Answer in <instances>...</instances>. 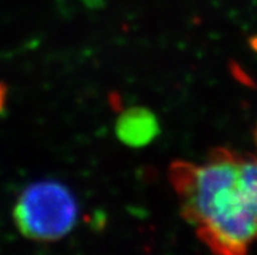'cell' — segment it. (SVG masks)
Segmentation results:
<instances>
[{"label":"cell","instance_id":"1","mask_svg":"<svg viewBox=\"0 0 257 255\" xmlns=\"http://www.w3.org/2000/svg\"><path fill=\"white\" fill-rule=\"evenodd\" d=\"M169 177L183 217L213 251L244 254L257 241V156L217 149L204 164L174 162Z\"/></svg>","mask_w":257,"mask_h":255},{"label":"cell","instance_id":"2","mask_svg":"<svg viewBox=\"0 0 257 255\" xmlns=\"http://www.w3.org/2000/svg\"><path fill=\"white\" fill-rule=\"evenodd\" d=\"M77 202L68 187L56 181L29 185L19 197L13 219L20 233L37 242H54L75 228Z\"/></svg>","mask_w":257,"mask_h":255},{"label":"cell","instance_id":"3","mask_svg":"<svg viewBox=\"0 0 257 255\" xmlns=\"http://www.w3.org/2000/svg\"><path fill=\"white\" fill-rule=\"evenodd\" d=\"M117 138L131 147H144L153 142L160 133L156 115L144 107H131L123 111L115 124Z\"/></svg>","mask_w":257,"mask_h":255},{"label":"cell","instance_id":"4","mask_svg":"<svg viewBox=\"0 0 257 255\" xmlns=\"http://www.w3.org/2000/svg\"><path fill=\"white\" fill-rule=\"evenodd\" d=\"M6 86L3 84H0V111H2V108L4 106V102H6Z\"/></svg>","mask_w":257,"mask_h":255},{"label":"cell","instance_id":"5","mask_svg":"<svg viewBox=\"0 0 257 255\" xmlns=\"http://www.w3.org/2000/svg\"><path fill=\"white\" fill-rule=\"evenodd\" d=\"M249 45H251L252 50H254V51L257 52V37H253V38H251V41H249Z\"/></svg>","mask_w":257,"mask_h":255},{"label":"cell","instance_id":"6","mask_svg":"<svg viewBox=\"0 0 257 255\" xmlns=\"http://www.w3.org/2000/svg\"><path fill=\"white\" fill-rule=\"evenodd\" d=\"M253 138H254V143H256V147H257V125L254 128V132H253Z\"/></svg>","mask_w":257,"mask_h":255}]
</instances>
